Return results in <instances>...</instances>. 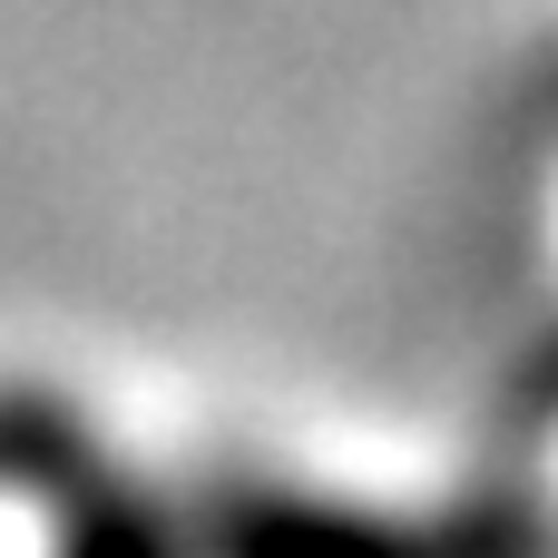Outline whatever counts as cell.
Masks as SVG:
<instances>
[{
    "label": "cell",
    "instance_id": "7a4b0ae2",
    "mask_svg": "<svg viewBox=\"0 0 558 558\" xmlns=\"http://www.w3.org/2000/svg\"><path fill=\"white\" fill-rule=\"evenodd\" d=\"M216 558H432L412 530H383L363 510L333 500H294V490H235L216 510Z\"/></svg>",
    "mask_w": 558,
    "mask_h": 558
},
{
    "label": "cell",
    "instance_id": "6da1fadb",
    "mask_svg": "<svg viewBox=\"0 0 558 558\" xmlns=\"http://www.w3.org/2000/svg\"><path fill=\"white\" fill-rule=\"evenodd\" d=\"M0 441L20 461V481H39L59 500V558H177L157 539V520L88 461V451H59V432L39 412H0Z\"/></svg>",
    "mask_w": 558,
    "mask_h": 558
}]
</instances>
